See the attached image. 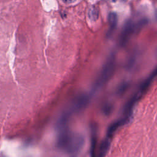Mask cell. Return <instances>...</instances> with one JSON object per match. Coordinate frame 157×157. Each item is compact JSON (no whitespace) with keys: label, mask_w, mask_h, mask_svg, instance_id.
I'll list each match as a JSON object with an SVG mask.
<instances>
[{"label":"cell","mask_w":157,"mask_h":157,"mask_svg":"<svg viewBox=\"0 0 157 157\" xmlns=\"http://www.w3.org/2000/svg\"><path fill=\"white\" fill-rule=\"evenodd\" d=\"M115 55L111 53L104 63L93 86V91L96 92L104 86L112 76L115 67Z\"/></svg>","instance_id":"3"},{"label":"cell","mask_w":157,"mask_h":157,"mask_svg":"<svg viewBox=\"0 0 157 157\" xmlns=\"http://www.w3.org/2000/svg\"><path fill=\"white\" fill-rule=\"evenodd\" d=\"M63 1L67 3H72V2H75L76 0H63Z\"/></svg>","instance_id":"10"},{"label":"cell","mask_w":157,"mask_h":157,"mask_svg":"<svg viewBox=\"0 0 157 157\" xmlns=\"http://www.w3.org/2000/svg\"><path fill=\"white\" fill-rule=\"evenodd\" d=\"M89 99L90 98L88 95L86 94H80L74 100V102L70 105V107L73 109L72 110L75 113H78L87 106L89 102Z\"/></svg>","instance_id":"4"},{"label":"cell","mask_w":157,"mask_h":157,"mask_svg":"<svg viewBox=\"0 0 157 157\" xmlns=\"http://www.w3.org/2000/svg\"><path fill=\"white\" fill-rule=\"evenodd\" d=\"M111 143V138L107 136L101 142L99 150H98V156H104L107 153Z\"/></svg>","instance_id":"6"},{"label":"cell","mask_w":157,"mask_h":157,"mask_svg":"<svg viewBox=\"0 0 157 157\" xmlns=\"http://www.w3.org/2000/svg\"><path fill=\"white\" fill-rule=\"evenodd\" d=\"M85 144V138L80 133H69L61 139L57 144L58 147L71 156H75L82 149Z\"/></svg>","instance_id":"1"},{"label":"cell","mask_w":157,"mask_h":157,"mask_svg":"<svg viewBox=\"0 0 157 157\" xmlns=\"http://www.w3.org/2000/svg\"><path fill=\"white\" fill-rule=\"evenodd\" d=\"M89 17L92 20H97L98 17V11L94 9H93L92 10H91L90 12H89Z\"/></svg>","instance_id":"8"},{"label":"cell","mask_w":157,"mask_h":157,"mask_svg":"<svg viewBox=\"0 0 157 157\" xmlns=\"http://www.w3.org/2000/svg\"><path fill=\"white\" fill-rule=\"evenodd\" d=\"M112 1H114V2H115L117 0H112Z\"/></svg>","instance_id":"11"},{"label":"cell","mask_w":157,"mask_h":157,"mask_svg":"<svg viewBox=\"0 0 157 157\" xmlns=\"http://www.w3.org/2000/svg\"><path fill=\"white\" fill-rule=\"evenodd\" d=\"M112 110V105L110 104H106L104 107H103V112L107 115H109L110 113Z\"/></svg>","instance_id":"9"},{"label":"cell","mask_w":157,"mask_h":157,"mask_svg":"<svg viewBox=\"0 0 157 157\" xmlns=\"http://www.w3.org/2000/svg\"><path fill=\"white\" fill-rule=\"evenodd\" d=\"M91 144L90 148V153L91 156H94L98 140V129L97 127L94 125H93L91 128Z\"/></svg>","instance_id":"5"},{"label":"cell","mask_w":157,"mask_h":157,"mask_svg":"<svg viewBox=\"0 0 157 157\" xmlns=\"http://www.w3.org/2000/svg\"><path fill=\"white\" fill-rule=\"evenodd\" d=\"M109 23L110 25V33L109 35H110V33H112L113 30L115 29L117 23V15L114 13H111L109 15Z\"/></svg>","instance_id":"7"},{"label":"cell","mask_w":157,"mask_h":157,"mask_svg":"<svg viewBox=\"0 0 157 157\" xmlns=\"http://www.w3.org/2000/svg\"><path fill=\"white\" fill-rule=\"evenodd\" d=\"M156 75V69L155 68L153 72L145 78L140 85L138 90L132 95V96L126 102L123 109V115L127 116H132V110L136 103L139 101L143 94L147 91L151 83L153 82Z\"/></svg>","instance_id":"2"}]
</instances>
